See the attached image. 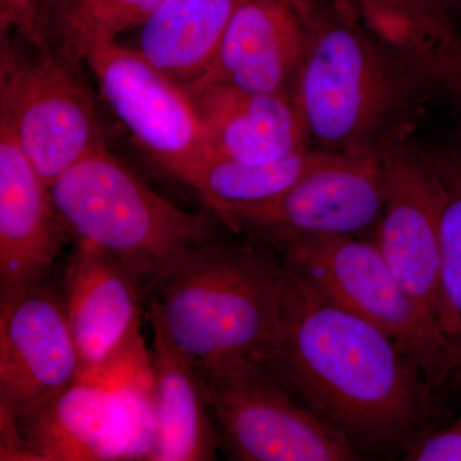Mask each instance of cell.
<instances>
[{
    "label": "cell",
    "mask_w": 461,
    "mask_h": 461,
    "mask_svg": "<svg viewBox=\"0 0 461 461\" xmlns=\"http://www.w3.org/2000/svg\"><path fill=\"white\" fill-rule=\"evenodd\" d=\"M284 267L277 327L256 360L360 454L405 453L427 433L423 373L387 333Z\"/></svg>",
    "instance_id": "1"
},
{
    "label": "cell",
    "mask_w": 461,
    "mask_h": 461,
    "mask_svg": "<svg viewBox=\"0 0 461 461\" xmlns=\"http://www.w3.org/2000/svg\"><path fill=\"white\" fill-rule=\"evenodd\" d=\"M294 2L306 36L293 98L311 148L379 153L414 133L429 105L439 102L429 77L338 0Z\"/></svg>",
    "instance_id": "2"
},
{
    "label": "cell",
    "mask_w": 461,
    "mask_h": 461,
    "mask_svg": "<svg viewBox=\"0 0 461 461\" xmlns=\"http://www.w3.org/2000/svg\"><path fill=\"white\" fill-rule=\"evenodd\" d=\"M284 263L268 245L215 239L191 249L145 288L153 315L198 371L257 359L280 315Z\"/></svg>",
    "instance_id": "3"
},
{
    "label": "cell",
    "mask_w": 461,
    "mask_h": 461,
    "mask_svg": "<svg viewBox=\"0 0 461 461\" xmlns=\"http://www.w3.org/2000/svg\"><path fill=\"white\" fill-rule=\"evenodd\" d=\"M76 239L111 253L145 288L191 249L218 238L212 212H185L148 186L108 149L67 169L50 187Z\"/></svg>",
    "instance_id": "4"
},
{
    "label": "cell",
    "mask_w": 461,
    "mask_h": 461,
    "mask_svg": "<svg viewBox=\"0 0 461 461\" xmlns=\"http://www.w3.org/2000/svg\"><path fill=\"white\" fill-rule=\"evenodd\" d=\"M271 248L321 295L387 333L433 391L454 378L447 342L402 286L375 239L300 235Z\"/></svg>",
    "instance_id": "5"
},
{
    "label": "cell",
    "mask_w": 461,
    "mask_h": 461,
    "mask_svg": "<svg viewBox=\"0 0 461 461\" xmlns=\"http://www.w3.org/2000/svg\"><path fill=\"white\" fill-rule=\"evenodd\" d=\"M71 59L48 45L30 53L2 35L0 124L48 187L76 163L107 149L95 99Z\"/></svg>",
    "instance_id": "6"
},
{
    "label": "cell",
    "mask_w": 461,
    "mask_h": 461,
    "mask_svg": "<svg viewBox=\"0 0 461 461\" xmlns=\"http://www.w3.org/2000/svg\"><path fill=\"white\" fill-rule=\"evenodd\" d=\"M198 373L221 445L230 459H362L345 436L297 402L253 357L230 360Z\"/></svg>",
    "instance_id": "7"
},
{
    "label": "cell",
    "mask_w": 461,
    "mask_h": 461,
    "mask_svg": "<svg viewBox=\"0 0 461 461\" xmlns=\"http://www.w3.org/2000/svg\"><path fill=\"white\" fill-rule=\"evenodd\" d=\"M63 50L86 63L109 107L163 171L184 182L212 151L184 87L117 41L69 38Z\"/></svg>",
    "instance_id": "8"
},
{
    "label": "cell",
    "mask_w": 461,
    "mask_h": 461,
    "mask_svg": "<svg viewBox=\"0 0 461 461\" xmlns=\"http://www.w3.org/2000/svg\"><path fill=\"white\" fill-rule=\"evenodd\" d=\"M386 193L381 153H324L277 199L226 226L269 247L300 235L359 236L375 232Z\"/></svg>",
    "instance_id": "9"
},
{
    "label": "cell",
    "mask_w": 461,
    "mask_h": 461,
    "mask_svg": "<svg viewBox=\"0 0 461 461\" xmlns=\"http://www.w3.org/2000/svg\"><path fill=\"white\" fill-rule=\"evenodd\" d=\"M63 304L81 362V379L113 381L140 362L144 296L131 272L104 249L76 239L63 273Z\"/></svg>",
    "instance_id": "10"
},
{
    "label": "cell",
    "mask_w": 461,
    "mask_h": 461,
    "mask_svg": "<svg viewBox=\"0 0 461 461\" xmlns=\"http://www.w3.org/2000/svg\"><path fill=\"white\" fill-rule=\"evenodd\" d=\"M78 381L60 290L45 280L0 297V420L23 417Z\"/></svg>",
    "instance_id": "11"
},
{
    "label": "cell",
    "mask_w": 461,
    "mask_h": 461,
    "mask_svg": "<svg viewBox=\"0 0 461 461\" xmlns=\"http://www.w3.org/2000/svg\"><path fill=\"white\" fill-rule=\"evenodd\" d=\"M379 153L387 193L373 239L402 286L441 332L439 196L429 150L408 133L387 142Z\"/></svg>",
    "instance_id": "12"
},
{
    "label": "cell",
    "mask_w": 461,
    "mask_h": 461,
    "mask_svg": "<svg viewBox=\"0 0 461 461\" xmlns=\"http://www.w3.org/2000/svg\"><path fill=\"white\" fill-rule=\"evenodd\" d=\"M0 426L2 460H140L131 411L112 384L81 379Z\"/></svg>",
    "instance_id": "13"
},
{
    "label": "cell",
    "mask_w": 461,
    "mask_h": 461,
    "mask_svg": "<svg viewBox=\"0 0 461 461\" xmlns=\"http://www.w3.org/2000/svg\"><path fill=\"white\" fill-rule=\"evenodd\" d=\"M305 36L294 0H242L211 66L185 91L227 85L248 93L293 95Z\"/></svg>",
    "instance_id": "14"
},
{
    "label": "cell",
    "mask_w": 461,
    "mask_h": 461,
    "mask_svg": "<svg viewBox=\"0 0 461 461\" xmlns=\"http://www.w3.org/2000/svg\"><path fill=\"white\" fill-rule=\"evenodd\" d=\"M71 239L50 187L0 124V297L47 280Z\"/></svg>",
    "instance_id": "15"
},
{
    "label": "cell",
    "mask_w": 461,
    "mask_h": 461,
    "mask_svg": "<svg viewBox=\"0 0 461 461\" xmlns=\"http://www.w3.org/2000/svg\"><path fill=\"white\" fill-rule=\"evenodd\" d=\"M189 95L214 156L267 163L311 148L291 94L248 93L211 85Z\"/></svg>",
    "instance_id": "16"
},
{
    "label": "cell",
    "mask_w": 461,
    "mask_h": 461,
    "mask_svg": "<svg viewBox=\"0 0 461 461\" xmlns=\"http://www.w3.org/2000/svg\"><path fill=\"white\" fill-rule=\"evenodd\" d=\"M153 332L156 444L151 460L217 459L220 433L198 371L167 336L156 317L147 313Z\"/></svg>",
    "instance_id": "17"
},
{
    "label": "cell",
    "mask_w": 461,
    "mask_h": 461,
    "mask_svg": "<svg viewBox=\"0 0 461 461\" xmlns=\"http://www.w3.org/2000/svg\"><path fill=\"white\" fill-rule=\"evenodd\" d=\"M242 0H166L139 27L132 50L186 89L214 59Z\"/></svg>",
    "instance_id": "18"
},
{
    "label": "cell",
    "mask_w": 461,
    "mask_h": 461,
    "mask_svg": "<svg viewBox=\"0 0 461 461\" xmlns=\"http://www.w3.org/2000/svg\"><path fill=\"white\" fill-rule=\"evenodd\" d=\"M360 18L433 84L461 77V27L433 0H353Z\"/></svg>",
    "instance_id": "19"
},
{
    "label": "cell",
    "mask_w": 461,
    "mask_h": 461,
    "mask_svg": "<svg viewBox=\"0 0 461 461\" xmlns=\"http://www.w3.org/2000/svg\"><path fill=\"white\" fill-rule=\"evenodd\" d=\"M324 153L309 148L267 163L240 162L211 154L190 172L184 184L195 190L209 211L226 224L277 199L317 165Z\"/></svg>",
    "instance_id": "20"
},
{
    "label": "cell",
    "mask_w": 461,
    "mask_h": 461,
    "mask_svg": "<svg viewBox=\"0 0 461 461\" xmlns=\"http://www.w3.org/2000/svg\"><path fill=\"white\" fill-rule=\"evenodd\" d=\"M439 196V330L461 379V136L427 147Z\"/></svg>",
    "instance_id": "21"
},
{
    "label": "cell",
    "mask_w": 461,
    "mask_h": 461,
    "mask_svg": "<svg viewBox=\"0 0 461 461\" xmlns=\"http://www.w3.org/2000/svg\"><path fill=\"white\" fill-rule=\"evenodd\" d=\"M166 0H41L48 35L58 41H117L139 29Z\"/></svg>",
    "instance_id": "22"
},
{
    "label": "cell",
    "mask_w": 461,
    "mask_h": 461,
    "mask_svg": "<svg viewBox=\"0 0 461 461\" xmlns=\"http://www.w3.org/2000/svg\"><path fill=\"white\" fill-rule=\"evenodd\" d=\"M2 35L14 32L32 47H47L50 41L41 0H0Z\"/></svg>",
    "instance_id": "23"
},
{
    "label": "cell",
    "mask_w": 461,
    "mask_h": 461,
    "mask_svg": "<svg viewBox=\"0 0 461 461\" xmlns=\"http://www.w3.org/2000/svg\"><path fill=\"white\" fill-rule=\"evenodd\" d=\"M403 456L411 461H461V418L446 429L421 436Z\"/></svg>",
    "instance_id": "24"
},
{
    "label": "cell",
    "mask_w": 461,
    "mask_h": 461,
    "mask_svg": "<svg viewBox=\"0 0 461 461\" xmlns=\"http://www.w3.org/2000/svg\"><path fill=\"white\" fill-rule=\"evenodd\" d=\"M437 5H441L442 8H445L448 14H453L455 18H456L457 23H459V16L461 14V0H433Z\"/></svg>",
    "instance_id": "25"
},
{
    "label": "cell",
    "mask_w": 461,
    "mask_h": 461,
    "mask_svg": "<svg viewBox=\"0 0 461 461\" xmlns=\"http://www.w3.org/2000/svg\"><path fill=\"white\" fill-rule=\"evenodd\" d=\"M338 2L339 5H344L346 8H351L354 9V11H357V7H355L353 0H338Z\"/></svg>",
    "instance_id": "26"
},
{
    "label": "cell",
    "mask_w": 461,
    "mask_h": 461,
    "mask_svg": "<svg viewBox=\"0 0 461 461\" xmlns=\"http://www.w3.org/2000/svg\"><path fill=\"white\" fill-rule=\"evenodd\" d=\"M459 25L461 27V14H460V16H459Z\"/></svg>",
    "instance_id": "27"
}]
</instances>
